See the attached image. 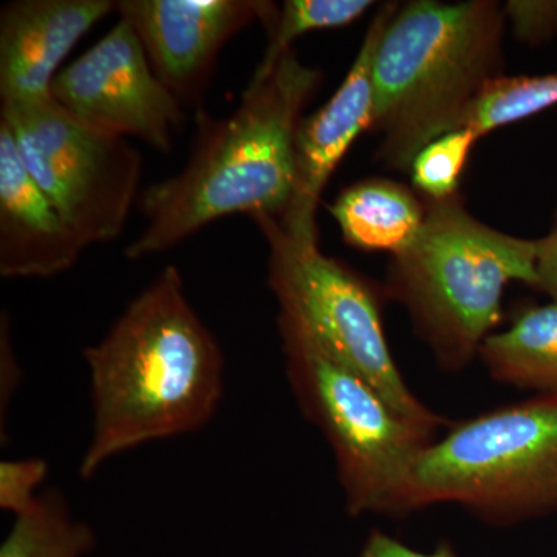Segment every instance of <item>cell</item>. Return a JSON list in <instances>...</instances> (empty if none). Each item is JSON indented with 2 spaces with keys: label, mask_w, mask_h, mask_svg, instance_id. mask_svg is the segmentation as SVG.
<instances>
[{
  "label": "cell",
  "mask_w": 557,
  "mask_h": 557,
  "mask_svg": "<svg viewBox=\"0 0 557 557\" xmlns=\"http://www.w3.org/2000/svg\"><path fill=\"white\" fill-rule=\"evenodd\" d=\"M84 359L94 417L84 480L127 450L199 431L222 401V350L174 265L135 296Z\"/></svg>",
  "instance_id": "obj_1"
},
{
  "label": "cell",
  "mask_w": 557,
  "mask_h": 557,
  "mask_svg": "<svg viewBox=\"0 0 557 557\" xmlns=\"http://www.w3.org/2000/svg\"><path fill=\"white\" fill-rule=\"evenodd\" d=\"M321 83V69L304 64L292 49L267 75L249 81L228 116L197 112L186 166L139 196L146 226L127 258L160 255L226 215L281 218L292 194L296 131Z\"/></svg>",
  "instance_id": "obj_2"
},
{
  "label": "cell",
  "mask_w": 557,
  "mask_h": 557,
  "mask_svg": "<svg viewBox=\"0 0 557 557\" xmlns=\"http://www.w3.org/2000/svg\"><path fill=\"white\" fill-rule=\"evenodd\" d=\"M504 7L494 0H413L397 7L373 58L379 159L410 171L424 146L456 131L465 109L504 76Z\"/></svg>",
  "instance_id": "obj_3"
},
{
  "label": "cell",
  "mask_w": 557,
  "mask_h": 557,
  "mask_svg": "<svg viewBox=\"0 0 557 557\" xmlns=\"http://www.w3.org/2000/svg\"><path fill=\"white\" fill-rule=\"evenodd\" d=\"M424 205L416 239L388 263L387 293L408 310L440 368L456 372L493 335L508 284L536 287L537 244L480 222L458 194Z\"/></svg>",
  "instance_id": "obj_4"
},
{
  "label": "cell",
  "mask_w": 557,
  "mask_h": 557,
  "mask_svg": "<svg viewBox=\"0 0 557 557\" xmlns=\"http://www.w3.org/2000/svg\"><path fill=\"white\" fill-rule=\"evenodd\" d=\"M456 504L494 523L557 511V395L460 424L418 457L405 511Z\"/></svg>",
  "instance_id": "obj_5"
},
{
  "label": "cell",
  "mask_w": 557,
  "mask_h": 557,
  "mask_svg": "<svg viewBox=\"0 0 557 557\" xmlns=\"http://www.w3.org/2000/svg\"><path fill=\"white\" fill-rule=\"evenodd\" d=\"M277 329L289 386L333 450L348 512H405L413 468L432 437L296 322L277 314Z\"/></svg>",
  "instance_id": "obj_6"
},
{
  "label": "cell",
  "mask_w": 557,
  "mask_h": 557,
  "mask_svg": "<svg viewBox=\"0 0 557 557\" xmlns=\"http://www.w3.org/2000/svg\"><path fill=\"white\" fill-rule=\"evenodd\" d=\"M269 245V287L278 317L296 322L330 357L379 391L412 426L434 437L443 418L412 394L384 335L375 289L319 244L289 237L271 215H252Z\"/></svg>",
  "instance_id": "obj_7"
},
{
  "label": "cell",
  "mask_w": 557,
  "mask_h": 557,
  "mask_svg": "<svg viewBox=\"0 0 557 557\" xmlns=\"http://www.w3.org/2000/svg\"><path fill=\"white\" fill-rule=\"evenodd\" d=\"M25 168L84 248L116 239L138 197L143 159L126 138L73 119L53 98L0 104Z\"/></svg>",
  "instance_id": "obj_8"
},
{
  "label": "cell",
  "mask_w": 557,
  "mask_h": 557,
  "mask_svg": "<svg viewBox=\"0 0 557 557\" xmlns=\"http://www.w3.org/2000/svg\"><path fill=\"white\" fill-rule=\"evenodd\" d=\"M51 98L91 129L138 138L171 153L185 108L150 65L137 33L119 20L108 35L58 73Z\"/></svg>",
  "instance_id": "obj_9"
},
{
  "label": "cell",
  "mask_w": 557,
  "mask_h": 557,
  "mask_svg": "<svg viewBox=\"0 0 557 557\" xmlns=\"http://www.w3.org/2000/svg\"><path fill=\"white\" fill-rule=\"evenodd\" d=\"M153 72L183 108H201L225 44L255 22L273 28L278 9L263 0H120Z\"/></svg>",
  "instance_id": "obj_10"
},
{
  "label": "cell",
  "mask_w": 557,
  "mask_h": 557,
  "mask_svg": "<svg viewBox=\"0 0 557 557\" xmlns=\"http://www.w3.org/2000/svg\"><path fill=\"white\" fill-rule=\"evenodd\" d=\"M398 3L379 7L354 64L332 98L300 120L293 150V186L284 214L276 219L293 239L318 244V208L341 160L359 135L372 127L373 58Z\"/></svg>",
  "instance_id": "obj_11"
},
{
  "label": "cell",
  "mask_w": 557,
  "mask_h": 557,
  "mask_svg": "<svg viewBox=\"0 0 557 557\" xmlns=\"http://www.w3.org/2000/svg\"><path fill=\"white\" fill-rule=\"evenodd\" d=\"M116 10L112 0H14L0 11V104L50 100L73 47Z\"/></svg>",
  "instance_id": "obj_12"
},
{
  "label": "cell",
  "mask_w": 557,
  "mask_h": 557,
  "mask_svg": "<svg viewBox=\"0 0 557 557\" xmlns=\"http://www.w3.org/2000/svg\"><path fill=\"white\" fill-rule=\"evenodd\" d=\"M84 245L25 168L0 120V276L46 278L75 265Z\"/></svg>",
  "instance_id": "obj_13"
},
{
  "label": "cell",
  "mask_w": 557,
  "mask_h": 557,
  "mask_svg": "<svg viewBox=\"0 0 557 557\" xmlns=\"http://www.w3.org/2000/svg\"><path fill=\"white\" fill-rule=\"evenodd\" d=\"M329 211L348 245L394 256L416 239L426 205L399 183L366 178L344 189Z\"/></svg>",
  "instance_id": "obj_14"
},
{
  "label": "cell",
  "mask_w": 557,
  "mask_h": 557,
  "mask_svg": "<svg viewBox=\"0 0 557 557\" xmlns=\"http://www.w3.org/2000/svg\"><path fill=\"white\" fill-rule=\"evenodd\" d=\"M479 355L494 380L557 395V300L523 311L487 336Z\"/></svg>",
  "instance_id": "obj_15"
},
{
  "label": "cell",
  "mask_w": 557,
  "mask_h": 557,
  "mask_svg": "<svg viewBox=\"0 0 557 557\" xmlns=\"http://www.w3.org/2000/svg\"><path fill=\"white\" fill-rule=\"evenodd\" d=\"M95 544L94 530L73 515L60 490L50 487L14 520L0 557H87Z\"/></svg>",
  "instance_id": "obj_16"
},
{
  "label": "cell",
  "mask_w": 557,
  "mask_h": 557,
  "mask_svg": "<svg viewBox=\"0 0 557 557\" xmlns=\"http://www.w3.org/2000/svg\"><path fill=\"white\" fill-rule=\"evenodd\" d=\"M553 106H557V73L498 76L465 109L456 131L471 129L480 138L498 127L531 119Z\"/></svg>",
  "instance_id": "obj_17"
},
{
  "label": "cell",
  "mask_w": 557,
  "mask_h": 557,
  "mask_svg": "<svg viewBox=\"0 0 557 557\" xmlns=\"http://www.w3.org/2000/svg\"><path fill=\"white\" fill-rule=\"evenodd\" d=\"M373 5L372 0H287L269 32V46L252 78L267 75L300 36L346 27L364 16Z\"/></svg>",
  "instance_id": "obj_18"
},
{
  "label": "cell",
  "mask_w": 557,
  "mask_h": 557,
  "mask_svg": "<svg viewBox=\"0 0 557 557\" xmlns=\"http://www.w3.org/2000/svg\"><path fill=\"white\" fill-rule=\"evenodd\" d=\"M478 139L479 135L471 129H457L434 139L417 153L409 172L424 200L457 196L458 183Z\"/></svg>",
  "instance_id": "obj_19"
},
{
  "label": "cell",
  "mask_w": 557,
  "mask_h": 557,
  "mask_svg": "<svg viewBox=\"0 0 557 557\" xmlns=\"http://www.w3.org/2000/svg\"><path fill=\"white\" fill-rule=\"evenodd\" d=\"M49 463L44 458H21L0 463V508L24 515L38 500L39 486L49 475Z\"/></svg>",
  "instance_id": "obj_20"
},
{
  "label": "cell",
  "mask_w": 557,
  "mask_h": 557,
  "mask_svg": "<svg viewBox=\"0 0 557 557\" xmlns=\"http://www.w3.org/2000/svg\"><path fill=\"white\" fill-rule=\"evenodd\" d=\"M504 11L516 38L530 46L545 42L557 33V0H509Z\"/></svg>",
  "instance_id": "obj_21"
},
{
  "label": "cell",
  "mask_w": 557,
  "mask_h": 557,
  "mask_svg": "<svg viewBox=\"0 0 557 557\" xmlns=\"http://www.w3.org/2000/svg\"><path fill=\"white\" fill-rule=\"evenodd\" d=\"M536 287L549 296V299L557 300V212L553 220L552 230L547 236L536 240Z\"/></svg>",
  "instance_id": "obj_22"
},
{
  "label": "cell",
  "mask_w": 557,
  "mask_h": 557,
  "mask_svg": "<svg viewBox=\"0 0 557 557\" xmlns=\"http://www.w3.org/2000/svg\"><path fill=\"white\" fill-rule=\"evenodd\" d=\"M0 370H2V386H0V405L2 412L0 416L5 417V409L9 408L11 397H13L14 388L20 384V366L14 358L13 347H11L10 336V319L7 314L0 318Z\"/></svg>",
  "instance_id": "obj_23"
},
{
  "label": "cell",
  "mask_w": 557,
  "mask_h": 557,
  "mask_svg": "<svg viewBox=\"0 0 557 557\" xmlns=\"http://www.w3.org/2000/svg\"><path fill=\"white\" fill-rule=\"evenodd\" d=\"M358 557H456L448 547H440L432 555L413 552L405 545L399 544L395 539L386 536V534L375 531L370 534L369 541L366 542L361 555Z\"/></svg>",
  "instance_id": "obj_24"
}]
</instances>
